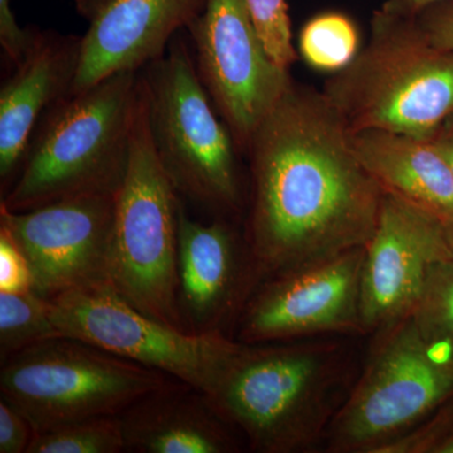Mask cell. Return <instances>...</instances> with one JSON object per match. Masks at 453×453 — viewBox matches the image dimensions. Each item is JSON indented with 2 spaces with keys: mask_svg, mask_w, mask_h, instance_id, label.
<instances>
[{
  "mask_svg": "<svg viewBox=\"0 0 453 453\" xmlns=\"http://www.w3.org/2000/svg\"><path fill=\"white\" fill-rule=\"evenodd\" d=\"M247 153L251 204L244 246L255 286L369 242L384 193L323 91L292 81Z\"/></svg>",
  "mask_w": 453,
  "mask_h": 453,
  "instance_id": "6da1fadb",
  "label": "cell"
},
{
  "mask_svg": "<svg viewBox=\"0 0 453 453\" xmlns=\"http://www.w3.org/2000/svg\"><path fill=\"white\" fill-rule=\"evenodd\" d=\"M356 374L339 340L240 342L208 398L252 451L311 452L324 445Z\"/></svg>",
  "mask_w": 453,
  "mask_h": 453,
  "instance_id": "7a4b0ae2",
  "label": "cell"
},
{
  "mask_svg": "<svg viewBox=\"0 0 453 453\" xmlns=\"http://www.w3.org/2000/svg\"><path fill=\"white\" fill-rule=\"evenodd\" d=\"M138 71L107 77L50 107L0 207L35 210L74 196L118 195L129 164Z\"/></svg>",
  "mask_w": 453,
  "mask_h": 453,
  "instance_id": "3957f363",
  "label": "cell"
},
{
  "mask_svg": "<svg viewBox=\"0 0 453 453\" xmlns=\"http://www.w3.org/2000/svg\"><path fill=\"white\" fill-rule=\"evenodd\" d=\"M323 94L349 130H387L429 142L453 113V50L436 49L412 16L380 7L356 58Z\"/></svg>",
  "mask_w": 453,
  "mask_h": 453,
  "instance_id": "277c9868",
  "label": "cell"
},
{
  "mask_svg": "<svg viewBox=\"0 0 453 453\" xmlns=\"http://www.w3.org/2000/svg\"><path fill=\"white\" fill-rule=\"evenodd\" d=\"M142 74L151 144L178 195L211 211H237L242 203L234 135L199 79L186 44Z\"/></svg>",
  "mask_w": 453,
  "mask_h": 453,
  "instance_id": "5b68a950",
  "label": "cell"
},
{
  "mask_svg": "<svg viewBox=\"0 0 453 453\" xmlns=\"http://www.w3.org/2000/svg\"><path fill=\"white\" fill-rule=\"evenodd\" d=\"M180 204L151 144L140 76L129 164L116 195L109 282L134 308L186 330L178 303Z\"/></svg>",
  "mask_w": 453,
  "mask_h": 453,
  "instance_id": "8992f818",
  "label": "cell"
},
{
  "mask_svg": "<svg viewBox=\"0 0 453 453\" xmlns=\"http://www.w3.org/2000/svg\"><path fill=\"white\" fill-rule=\"evenodd\" d=\"M372 342L324 440L330 453H380L453 396V369L428 347L411 315Z\"/></svg>",
  "mask_w": 453,
  "mask_h": 453,
  "instance_id": "52a82bcc",
  "label": "cell"
},
{
  "mask_svg": "<svg viewBox=\"0 0 453 453\" xmlns=\"http://www.w3.org/2000/svg\"><path fill=\"white\" fill-rule=\"evenodd\" d=\"M172 378L81 340L59 336L2 362V398L35 432L95 417L119 416Z\"/></svg>",
  "mask_w": 453,
  "mask_h": 453,
  "instance_id": "ba28073f",
  "label": "cell"
},
{
  "mask_svg": "<svg viewBox=\"0 0 453 453\" xmlns=\"http://www.w3.org/2000/svg\"><path fill=\"white\" fill-rule=\"evenodd\" d=\"M50 303L62 335L164 372L207 396L240 348L222 332L190 333L164 324L130 305L109 282L64 292Z\"/></svg>",
  "mask_w": 453,
  "mask_h": 453,
  "instance_id": "9c48e42d",
  "label": "cell"
},
{
  "mask_svg": "<svg viewBox=\"0 0 453 453\" xmlns=\"http://www.w3.org/2000/svg\"><path fill=\"white\" fill-rule=\"evenodd\" d=\"M365 247L262 280L250 292L235 340L243 344L365 335Z\"/></svg>",
  "mask_w": 453,
  "mask_h": 453,
  "instance_id": "30bf717a",
  "label": "cell"
},
{
  "mask_svg": "<svg viewBox=\"0 0 453 453\" xmlns=\"http://www.w3.org/2000/svg\"><path fill=\"white\" fill-rule=\"evenodd\" d=\"M199 79L238 149L290 88V71L271 61L244 0H207L189 26Z\"/></svg>",
  "mask_w": 453,
  "mask_h": 453,
  "instance_id": "8fae6325",
  "label": "cell"
},
{
  "mask_svg": "<svg viewBox=\"0 0 453 453\" xmlns=\"http://www.w3.org/2000/svg\"><path fill=\"white\" fill-rule=\"evenodd\" d=\"M115 210L116 195L74 196L25 211L0 207V228L28 258L33 290L50 300L109 282Z\"/></svg>",
  "mask_w": 453,
  "mask_h": 453,
  "instance_id": "7c38bea8",
  "label": "cell"
},
{
  "mask_svg": "<svg viewBox=\"0 0 453 453\" xmlns=\"http://www.w3.org/2000/svg\"><path fill=\"white\" fill-rule=\"evenodd\" d=\"M453 258L445 223L384 193L380 219L365 244L362 319L365 335L412 312L432 266Z\"/></svg>",
  "mask_w": 453,
  "mask_h": 453,
  "instance_id": "4fadbf2b",
  "label": "cell"
},
{
  "mask_svg": "<svg viewBox=\"0 0 453 453\" xmlns=\"http://www.w3.org/2000/svg\"><path fill=\"white\" fill-rule=\"evenodd\" d=\"M207 0H106L81 37L70 94L162 58L175 33L201 16Z\"/></svg>",
  "mask_w": 453,
  "mask_h": 453,
  "instance_id": "5bb4252c",
  "label": "cell"
},
{
  "mask_svg": "<svg viewBox=\"0 0 453 453\" xmlns=\"http://www.w3.org/2000/svg\"><path fill=\"white\" fill-rule=\"evenodd\" d=\"M253 283L246 246L223 220L198 222L179 210L178 303L190 333L220 332L235 303L246 301Z\"/></svg>",
  "mask_w": 453,
  "mask_h": 453,
  "instance_id": "9a60e30c",
  "label": "cell"
},
{
  "mask_svg": "<svg viewBox=\"0 0 453 453\" xmlns=\"http://www.w3.org/2000/svg\"><path fill=\"white\" fill-rule=\"evenodd\" d=\"M81 38L35 33L17 73L0 89V178L25 159L46 109L67 96L79 65Z\"/></svg>",
  "mask_w": 453,
  "mask_h": 453,
  "instance_id": "2e32d148",
  "label": "cell"
},
{
  "mask_svg": "<svg viewBox=\"0 0 453 453\" xmlns=\"http://www.w3.org/2000/svg\"><path fill=\"white\" fill-rule=\"evenodd\" d=\"M125 451L231 453L235 429L210 398L180 381L154 390L120 414Z\"/></svg>",
  "mask_w": 453,
  "mask_h": 453,
  "instance_id": "e0dca14e",
  "label": "cell"
},
{
  "mask_svg": "<svg viewBox=\"0 0 453 453\" xmlns=\"http://www.w3.org/2000/svg\"><path fill=\"white\" fill-rule=\"evenodd\" d=\"M351 142L383 193L443 223L453 219V175L431 142L369 129L351 131Z\"/></svg>",
  "mask_w": 453,
  "mask_h": 453,
  "instance_id": "ac0fdd59",
  "label": "cell"
},
{
  "mask_svg": "<svg viewBox=\"0 0 453 453\" xmlns=\"http://www.w3.org/2000/svg\"><path fill=\"white\" fill-rule=\"evenodd\" d=\"M52 303L35 290L0 292V357L2 362L25 349L59 338Z\"/></svg>",
  "mask_w": 453,
  "mask_h": 453,
  "instance_id": "d6986e66",
  "label": "cell"
},
{
  "mask_svg": "<svg viewBox=\"0 0 453 453\" xmlns=\"http://www.w3.org/2000/svg\"><path fill=\"white\" fill-rule=\"evenodd\" d=\"M410 315L428 347L453 369V258L432 266Z\"/></svg>",
  "mask_w": 453,
  "mask_h": 453,
  "instance_id": "ffe728a7",
  "label": "cell"
},
{
  "mask_svg": "<svg viewBox=\"0 0 453 453\" xmlns=\"http://www.w3.org/2000/svg\"><path fill=\"white\" fill-rule=\"evenodd\" d=\"M359 33L350 18L326 12L303 27L299 52L315 70L336 73L347 67L359 52Z\"/></svg>",
  "mask_w": 453,
  "mask_h": 453,
  "instance_id": "44dd1931",
  "label": "cell"
},
{
  "mask_svg": "<svg viewBox=\"0 0 453 453\" xmlns=\"http://www.w3.org/2000/svg\"><path fill=\"white\" fill-rule=\"evenodd\" d=\"M125 451L119 416L95 417L35 432L27 453H119Z\"/></svg>",
  "mask_w": 453,
  "mask_h": 453,
  "instance_id": "7402d4cb",
  "label": "cell"
},
{
  "mask_svg": "<svg viewBox=\"0 0 453 453\" xmlns=\"http://www.w3.org/2000/svg\"><path fill=\"white\" fill-rule=\"evenodd\" d=\"M244 3L271 61L290 71L299 56L292 44L291 19L286 0H244Z\"/></svg>",
  "mask_w": 453,
  "mask_h": 453,
  "instance_id": "603a6c76",
  "label": "cell"
},
{
  "mask_svg": "<svg viewBox=\"0 0 453 453\" xmlns=\"http://www.w3.org/2000/svg\"><path fill=\"white\" fill-rule=\"evenodd\" d=\"M380 453H453V396Z\"/></svg>",
  "mask_w": 453,
  "mask_h": 453,
  "instance_id": "cb8c5ba5",
  "label": "cell"
},
{
  "mask_svg": "<svg viewBox=\"0 0 453 453\" xmlns=\"http://www.w3.org/2000/svg\"><path fill=\"white\" fill-rule=\"evenodd\" d=\"M33 290L28 258L7 231L0 228V292L20 294Z\"/></svg>",
  "mask_w": 453,
  "mask_h": 453,
  "instance_id": "d4e9b609",
  "label": "cell"
},
{
  "mask_svg": "<svg viewBox=\"0 0 453 453\" xmlns=\"http://www.w3.org/2000/svg\"><path fill=\"white\" fill-rule=\"evenodd\" d=\"M413 17L432 46L453 50V0L432 3Z\"/></svg>",
  "mask_w": 453,
  "mask_h": 453,
  "instance_id": "484cf974",
  "label": "cell"
},
{
  "mask_svg": "<svg viewBox=\"0 0 453 453\" xmlns=\"http://www.w3.org/2000/svg\"><path fill=\"white\" fill-rule=\"evenodd\" d=\"M35 431L25 414L0 399V453H27Z\"/></svg>",
  "mask_w": 453,
  "mask_h": 453,
  "instance_id": "4316f807",
  "label": "cell"
},
{
  "mask_svg": "<svg viewBox=\"0 0 453 453\" xmlns=\"http://www.w3.org/2000/svg\"><path fill=\"white\" fill-rule=\"evenodd\" d=\"M9 3V0H0V43L9 58L18 64L31 46L33 33L18 26Z\"/></svg>",
  "mask_w": 453,
  "mask_h": 453,
  "instance_id": "83f0119b",
  "label": "cell"
},
{
  "mask_svg": "<svg viewBox=\"0 0 453 453\" xmlns=\"http://www.w3.org/2000/svg\"><path fill=\"white\" fill-rule=\"evenodd\" d=\"M443 157L453 175V113L429 140Z\"/></svg>",
  "mask_w": 453,
  "mask_h": 453,
  "instance_id": "f1b7e54d",
  "label": "cell"
},
{
  "mask_svg": "<svg viewBox=\"0 0 453 453\" xmlns=\"http://www.w3.org/2000/svg\"><path fill=\"white\" fill-rule=\"evenodd\" d=\"M441 0H386L381 7L403 16H416L421 9Z\"/></svg>",
  "mask_w": 453,
  "mask_h": 453,
  "instance_id": "f546056e",
  "label": "cell"
},
{
  "mask_svg": "<svg viewBox=\"0 0 453 453\" xmlns=\"http://www.w3.org/2000/svg\"><path fill=\"white\" fill-rule=\"evenodd\" d=\"M445 234L447 243H449V250H451L453 257V219L445 223Z\"/></svg>",
  "mask_w": 453,
  "mask_h": 453,
  "instance_id": "4dcf8cb0",
  "label": "cell"
}]
</instances>
